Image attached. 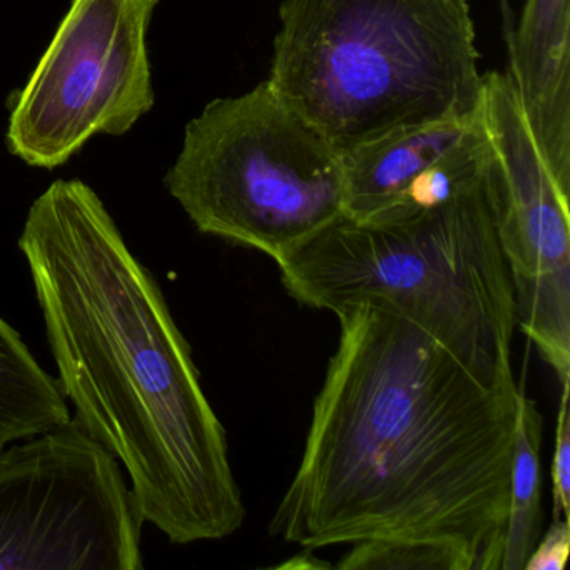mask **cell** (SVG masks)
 I'll use <instances>...</instances> for the list:
<instances>
[{
	"label": "cell",
	"instance_id": "12",
	"mask_svg": "<svg viewBox=\"0 0 570 570\" xmlns=\"http://www.w3.org/2000/svg\"><path fill=\"white\" fill-rule=\"evenodd\" d=\"M543 419L539 406L522 390L517 393V422L510 463L509 515L503 533L500 570H523L542 535V446Z\"/></svg>",
	"mask_w": 570,
	"mask_h": 570
},
{
	"label": "cell",
	"instance_id": "9",
	"mask_svg": "<svg viewBox=\"0 0 570 570\" xmlns=\"http://www.w3.org/2000/svg\"><path fill=\"white\" fill-rule=\"evenodd\" d=\"M343 218L390 225L479 186L493 159L483 111L390 132L343 153Z\"/></svg>",
	"mask_w": 570,
	"mask_h": 570
},
{
	"label": "cell",
	"instance_id": "5",
	"mask_svg": "<svg viewBox=\"0 0 570 570\" xmlns=\"http://www.w3.org/2000/svg\"><path fill=\"white\" fill-rule=\"evenodd\" d=\"M165 185L199 233L276 263L343 216L342 156L268 81L189 121Z\"/></svg>",
	"mask_w": 570,
	"mask_h": 570
},
{
	"label": "cell",
	"instance_id": "2",
	"mask_svg": "<svg viewBox=\"0 0 570 570\" xmlns=\"http://www.w3.org/2000/svg\"><path fill=\"white\" fill-rule=\"evenodd\" d=\"M19 249L72 419L121 463L142 522L181 546L233 535L246 509L225 426L158 282L98 193L52 183Z\"/></svg>",
	"mask_w": 570,
	"mask_h": 570
},
{
	"label": "cell",
	"instance_id": "13",
	"mask_svg": "<svg viewBox=\"0 0 570 570\" xmlns=\"http://www.w3.org/2000/svg\"><path fill=\"white\" fill-rule=\"evenodd\" d=\"M340 570H475L472 556L446 539H372L353 543Z\"/></svg>",
	"mask_w": 570,
	"mask_h": 570
},
{
	"label": "cell",
	"instance_id": "16",
	"mask_svg": "<svg viewBox=\"0 0 570 570\" xmlns=\"http://www.w3.org/2000/svg\"><path fill=\"white\" fill-rule=\"evenodd\" d=\"M502 12H503V36H505V42L509 41L510 36L513 32L512 26V12H510L509 0H502Z\"/></svg>",
	"mask_w": 570,
	"mask_h": 570
},
{
	"label": "cell",
	"instance_id": "11",
	"mask_svg": "<svg viewBox=\"0 0 570 570\" xmlns=\"http://www.w3.org/2000/svg\"><path fill=\"white\" fill-rule=\"evenodd\" d=\"M71 420L65 393L0 316V446Z\"/></svg>",
	"mask_w": 570,
	"mask_h": 570
},
{
	"label": "cell",
	"instance_id": "3",
	"mask_svg": "<svg viewBox=\"0 0 570 570\" xmlns=\"http://www.w3.org/2000/svg\"><path fill=\"white\" fill-rule=\"evenodd\" d=\"M266 81L340 155L482 112L466 0H285Z\"/></svg>",
	"mask_w": 570,
	"mask_h": 570
},
{
	"label": "cell",
	"instance_id": "6",
	"mask_svg": "<svg viewBox=\"0 0 570 570\" xmlns=\"http://www.w3.org/2000/svg\"><path fill=\"white\" fill-rule=\"evenodd\" d=\"M125 470L76 419L0 446V570H141Z\"/></svg>",
	"mask_w": 570,
	"mask_h": 570
},
{
	"label": "cell",
	"instance_id": "8",
	"mask_svg": "<svg viewBox=\"0 0 570 570\" xmlns=\"http://www.w3.org/2000/svg\"><path fill=\"white\" fill-rule=\"evenodd\" d=\"M495 155L497 233L515 296L517 328L570 382V189L540 155L509 72L482 75Z\"/></svg>",
	"mask_w": 570,
	"mask_h": 570
},
{
	"label": "cell",
	"instance_id": "10",
	"mask_svg": "<svg viewBox=\"0 0 570 570\" xmlns=\"http://www.w3.org/2000/svg\"><path fill=\"white\" fill-rule=\"evenodd\" d=\"M507 48L527 128L570 189V0H527Z\"/></svg>",
	"mask_w": 570,
	"mask_h": 570
},
{
	"label": "cell",
	"instance_id": "4",
	"mask_svg": "<svg viewBox=\"0 0 570 570\" xmlns=\"http://www.w3.org/2000/svg\"><path fill=\"white\" fill-rule=\"evenodd\" d=\"M299 305L370 303L410 320L487 382L517 386L515 296L497 233L495 155L485 178L406 222L340 216L276 263Z\"/></svg>",
	"mask_w": 570,
	"mask_h": 570
},
{
	"label": "cell",
	"instance_id": "15",
	"mask_svg": "<svg viewBox=\"0 0 570 570\" xmlns=\"http://www.w3.org/2000/svg\"><path fill=\"white\" fill-rule=\"evenodd\" d=\"M570 550L569 519H553L543 539L537 542L523 570H562Z\"/></svg>",
	"mask_w": 570,
	"mask_h": 570
},
{
	"label": "cell",
	"instance_id": "1",
	"mask_svg": "<svg viewBox=\"0 0 570 570\" xmlns=\"http://www.w3.org/2000/svg\"><path fill=\"white\" fill-rule=\"evenodd\" d=\"M340 340L269 535L306 550L446 539L500 570L519 386L487 382L420 326L370 303Z\"/></svg>",
	"mask_w": 570,
	"mask_h": 570
},
{
	"label": "cell",
	"instance_id": "7",
	"mask_svg": "<svg viewBox=\"0 0 570 570\" xmlns=\"http://www.w3.org/2000/svg\"><path fill=\"white\" fill-rule=\"evenodd\" d=\"M159 0H72L9 118V151L56 169L155 106L148 32Z\"/></svg>",
	"mask_w": 570,
	"mask_h": 570
},
{
	"label": "cell",
	"instance_id": "14",
	"mask_svg": "<svg viewBox=\"0 0 570 570\" xmlns=\"http://www.w3.org/2000/svg\"><path fill=\"white\" fill-rule=\"evenodd\" d=\"M570 382L562 383L560 393L559 415H557L556 449H553L552 466V499L553 519L566 517L570 510Z\"/></svg>",
	"mask_w": 570,
	"mask_h": 570
}]
</instances>
